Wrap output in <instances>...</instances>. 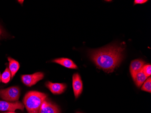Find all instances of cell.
<instances>
[{"instance_id":"cell-1","label":"cell","mask_w":151,"mask_h":113,"mask_svg":"<svg viewBox=\"0 0 151 113\" xmlns=\"http://www.w3.org/2000/svg\"><path fill=\"white\" fill-rule=\"evenodd\" d=\"M124 49L117 46L107 47L91 51V58L98 68L107 73H112L122 61Z\"/></svg>"},{"instance_id":"cell-2","label":"cell","mask_w":151,"mask_h":113,"mask_svg":"<svg viewBox=\"0 0 151 113\" xmlns=\"http://www.w3.org/2000/svg\"><path fill=\"white\" fill-rule=\"evenodd\" d=\"M47 95L36 91H30L26 93L23 103L28 113H38L41 105L46 99Z\"/></svg>"},{"instance_id":"cell-3","label":"cell","mask_w":151,"mask_h":113,"mask_svg":"<svg viewBox=\"0 0 151 113\" xmlns=\"http://www.w3.org/2000/svg\"><path fill=\"white\" fill-rule=\"evenodd\" d=\"M19 96V88L16 86L0 90V97L6 101L9 102L17 101H18Z\"/></svg>"},{"instance_id":"cell-4","label":"cell","mask_w":151,"mask_h":113,"mask_svg":"<svg viewBox=\"0 0 151 113\" xmlns=\"http://www.w3.org/2000/svg\"><path fill=\"white\" fill-rule=\"evenodd\" d=\"M44 77V73L38 72L33 74L24 75L22 76V80L25 85L31 86L35 85L37 82L43 79Z\"/></svg>"},{"instance_id":"cell-5","label":"cell","mask_w":151,"mask_h":113,"mask_svg":"<svg viewBox=\"0 0 151 113\" xmlns=\"http://www.w3.org/2000/svg\"><path fill=\"white\" fill-rule=\"evenodd\" d=\"M24 107V105L20 102H9L6 101H0V111L14 112L17 109L23 110Z\"/></svg>"},{"instance_id":"cell-6","label":"cell","mask_w":151,"mask_h":113,"mask_svg":"<svg viewBox=\"0 0 151 113\" xmlns=\"http://www.w3.org/2000/svg\"><path fill=\"white\" fill-rule=\"evenodd\" d=\"M73 87L76 98H78L83 90V84L80 76L78 73H75L73 77Z\"/></svg>"},{"instance_id":"cell-7","label":"cell","mask_w":151,"mask_h":113,"mask_svg":"<svg viewBox=\"0 0 151 113\" xmlns=\"http://www.w3.org/2000/svg\"><path fill=\"white\" fill-rule=\"evenodd\" d=\"M38 113H60V111L57 105L46 99L41 105Z\"/></svg>"},{"instance_id":"cell-8","label":"cell","mask_w":151,"mask_h":113,"mask_svg":"<svg viewBox=\"0 0 151 113\" xmlns=\"http://www.w3.org/2000/svg\"><path fill=\"white\" fill-rule=\"evenodd\" d=\"M46 86L55 95L61 94L64 92L67 88L66 84L63 83H54L48 81L46 83Z\"/></svg>"},{"instance_id":"cell-9","label":"cell","mask_w":151,"mask_h":113,"mask_svg":"<svg viewBox=\"0 0 151 113\" xmlns=\"http://www.w3.org/2000/svg\"><path fill=\"white\" fill-rule=\"evenodd\" d=\"M144 61L139 59L134 60L131 62L130 66V72L131 73L133 78L135 76L142 70V67L145 65Z\"/></svg>"},{"instance_id":"cell-10","label":"cell","mask_w":151,"mask_h":113,"mask_svg":"<svg viewBox=\"0 0 151 113\" xmlns=\"http://www.w3.org/2000/svg\"><path fill=\"white\" fill-rule=\"evenodd\" d=\"M54 63H57L58 64H60L63 67L71 69H77L76 64L71 59L66 58H60L54 59L52 61Z\"/></svg>"},{"instance_id":"cell-11","label":"cell","mask_w":151,"mask_h":113,"mask_svg":"<svg viewBox=\"0 0 151 113\" xmlns=\"http://www.w3.org/2000/svg\"><path fill=\"white\" fill-rule=\"evenodd\" d=\"M8 59L9 62V69L11 73V77L12 78L19 69V63L11 58H8Z\"/></svg>"},{"instance_id":"cell-12","label":"cell","mask_w":151,"mask_h":113,"mask_svg":"<svg viewBox=\"0 0 151 113\" xmlns=\"http://www.w3.org/2000/svg\"><path fill=\"white\" fill-rule=\"evenodd\" d=\"M147 78V77L143 73L142 70H141L135 76L133 79L135 82L137 86L140 87L146 80Z\"/></svg>"},{"instance_id":"cell-13","label":"cell","mask_w":151,"mask_h":113,"mask_svg":"<svg viewBox=\"0 0 151 113\" xmlns=\"http://www.w3.org/2000/svg\"><path fill=\"white\" fill-rule=\"evenodd\" d=\"M11 78V73L9 68H7L1 75V81L4 83L9 82Z\"/></svg>"},{"instance_id":"cell-14","label":"cell","mask_w":151,"mask_h":113,"mask_svg":"<svg viewBox=\"0 0 151 113\" xmlns=\"http://www.w3.org/2000/svg\"><path fill=\"white\" fill-rule=\"evenodd\" d=\"M142 91L151 92V78L149 77L146 81H145L141 88Z\"/></svg>"},{"instance_id":"cell-15","label":"cell","mask_w":151,"mask_h":113,"mask_svg":"<svg viewBox=\"0 0 151 113\" xmlns=\"http://www.w3.org/2000/svg\"><path fill=\"white\" fill-rule=\"evenodd\" d=\"M142 70L145 74L146 76L147 77H149L151 74V65L150 64H146V65H144L142 67Z\"/></svg>"},{"instance_id":"cell-16","label":"cell","mask_w":151,"mask_h":113,"mask_svg":"<svg viewBox=\"0 0 151 113\" xmlns=\"http://www.w3.org/2000/svg\"><path fill=\"white\" fill-rule=\"evenodd\" d=\"M147 0H135L134 1V4L136 5V4H142L147 2Z\"/></svg>"},{"instance_id":"cell-17","label":"cell","mask_w":151,"mask_h":113,"mask_svg":"<svg viewBox=\"0 0 151 113\" xmlns=\"http://www.w3.org/2000/svg\"><path fill=\"white\" fill-rule=\"evenodd\" d=\"M16 113L14 112H13V111H9V112H5V113Z\"/></svg>"},{"instance_id":"cell-18","label":"cell","mask_w":151,"mask_h":113,"mask_svg":"<svg viewBox=\"0 0 151 113\" xmlns=\"http://www.w3.org/2000/svg\"><path fill=\"white\" fill-rule=\"evenodd\" d=\"M1 34H2V31H1V29H0V35H1Z\"/></svg>"},{"instance_id":"cell-19","label":"cell","mask_w":151,"mask_h":113,"mask_svg":"<svg viewBox=\"0 0 151 113\" xmlns=\"http://www.w3.org/2000/svg\"><path fill=\"white\" fill-rule=\"evenodd\" d=\"M1 81V75L0 74V81Z\"/></svg>"},{"instance_id":"cell-20","label":"cell","mask_w":151,"mask_h":113,"mask_svg":"<svg viewBox=\"0 0 151 113\" xmlns=\"http://www.w3.org/2000/svg\"><path fill=\"white\" fill-rule=\"evenodd\" d=\"M77 113H80V112H77Z\"/></svg>"}]
</instances>
